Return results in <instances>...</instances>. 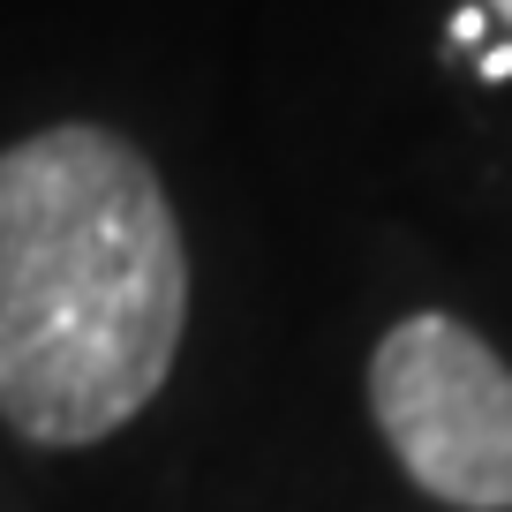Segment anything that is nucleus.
<instances>
[{
	"instance_id": "f257e3e1",
	"label": "nucleus",
	"mask_w": 512,
	"mask_h": 512,
	"mask_svg": "<svg viewBox=\"0 0 512 512\" xmlns=\"http://www.w3.org/2000/svg\"><path fill=\"white\" fill-rule=\"evenodd\" d=\"M189 241L151 159L91 121L0 151V422L23 445H98L174 377Z\"/></svg>"
},
{
	"instance_id": "f03ea898",
	"label": "nucleus",
	"mask_w": 512,
	"mask_h": 512,
	"mask_svg": "<svg viewBox=\"0 0 512 512\" xmlns=\"http://www.w3.org/2000/svg\"><path fill=\"white\" fill-rule=\"evenodd\" d=\"M369 415L422 497L452 512H512V369L475 324H392L369 354Z\"/></svg>"
},
{
	"instance_id": "7ed1b4c3",
	"label": "nucleus",
	"mask_w": 512,
	"mask_h": 512,
	"mask_svg": "<svg viewBox=\"0 0 512 512\" xmlns=\"http://www.w3.org/2000/svg\"><path fill=\"white\" fill-rule=\"evenodd\" d=\"M452 38H460V46H475V38H482V8H460V16H452Z\"/></svg>"
},
{
	"instance_id": "20e7f679",
	"label": "nucleus",
	"mask_w": 512,
	"mask_h": 512,
	"mask_svg": "<svg viewBox=\"0 0 512 512\" xmlns=\"http://www.w3.org/2000/svg\"><path fill=\"white\" fill-rule=\"evenodd\" d=\"M482 76L505 83V76H512V46H490V53H482Z\"/></svg>"
},
{
	"instance_id": "39448f33",
	"label": "nucleus",
	"mask_w": 512,
	"mask_h": 512,
	"mask_svg": "<svg viewBox=\"0 0 512 512\" xmlns=\"http://www.w3.org/2000/svg\"><path fill=\"white\" fill-rule=\"evenodd\" d=\"M482 16H497V23H505V46H512V0H482Z\"/></svg>"
}]
</instances>
